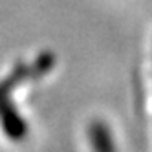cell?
<instances>
[{"mask_svg":"<svg viewBox=\"0 0 152 152\" xmlns=\"http://www.w3.org/2000/svg\"><path fill=\"white\" fill-rule=\"evenodd\" d=\"M86 136H88V143L92 147V152H117L112 130L101 119H95V121H92L88 125Z\"/></svg>","mask_w":152,"mask_h":152,"instance_id":"2","label":"cell"},{"mask_svg":"<svg viewBox=\"0 0 152 152\" xmlns=\"http://www.w3.org/2000/svg\"><path fill=\"white\" fill-rule=\"evenodd\" d=\"M0 128L7 139L11 141H24L28 137V123L17 110V106L11 101H4L0 103Z\"/></svg>","mask_w":152,"mask_h":152,"instance_id":"1","label":"cell"},{"mask_svg":"<svg viewBox=\"0 0 152 152\" xmlns=\"http://www.w3.org/2000/svg\"><path fill=\"white\" fill-rule=\"evenodd\" d=\"M53 66V57L50 55V53H44V55H42L37 62H35V73L37 75H42V73H46L50 68Z\"/></svg>","mask_w":152,"mask_h":152,"instance_id":"4","label":"cell"},{"mask_svg":"<svg viewBox=\"0 0 152 152\" xmlns=\"http://www.w3.org/2000/svg\"><path fill=\"white\" fill-rule=\"evenodd\" d=\"M26 75H29L26 66H24V64H17L15 70L7 75L4 81H0V103H4V101L9 99V94L13 92V88L17 84H20L26 79Z\"/></svg>","mask_w":152,"mask_h":152,"instance_id":"3","label":"cell"}]
</instances>
